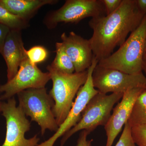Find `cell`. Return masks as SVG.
<instances>
[{"label": "cell", "mask_w": 146, "mask_h": 146, "mask_svg": "<svg viewBox=\"0 0 146 146\" xmlns=\"http://www.w3.org/2000/svg\"><path fill=\"white\" fill-rule=\"evenodd\" d=\"M144 16L138 10L136 0H122L111 14L91 18L89 25L93 33L89 40L94 57L99 61L108 57L137 28Z\"/></svg>", "instance_id": "1"}, {"label": "cell", "mask_w": 146, "mask_h": 146, "mask_svg": "<svg viewBox=\"0 0 146 146\" xmlns=\"http://www.w3.org/2000/svg\"><path fill=\"white\" fill-rule=\"evenodd\" d=\"M146 45V14L117 50L99 61L100 67L130 74L142 73Z\"/></svg>", "instance_id": "2"}, {"label": "cell", "mask_w": 146, "mask_h": 146, "mask_svg": "<svg viewBox=\"0 0 146 146\" xmlns=\"http://www.w3.org/2000/svg\"><path fill=\"white\" fill-rule=\"evenodd\" d=\"M52 81L50 95L54 101L52 111L58 127L66 119L72 107L76 95L87 78V70L72 74H65L47 67Z\"/></svg>", "instance_id": "3"}, {"label": "cell", "mask_w": 146, "mask_h": 146, "mask_svg": "<svg viewBox=\"0 0 146 146\" xmlns=\"http://www.w3.org/2000/svg\"><path fill=\"white\" fill-rule=\"evenodd\" d=\"M17 95L18 106L26 116L40 127L42 136L47 129L57 131L59 127L52 111L54 101L46 88L26 89Z\"/></svg>", "instance_id": "4"}, {"label": "cell", "mask_w": 146, "mask_h": 146, "mask_svg": "<svg viewBox=\"0 0 146 146\" xmlns=\"http://www.w3.org/2000/svg\"><path fill=\"white\" fill-rule=\"evenodd\" d=\"M123 93H112L110 95L99 92L86 105L82 113L80 121L63 136L60 146L73 134L80 130L89 133L100 125L105 126L109 120L114 106L122 98Z\"/></svg>", "instance_id": "5"}, {"label": "cell", "mask_w": 146, "mask_h": 146, "mask_svg": "<svg viewBox=\"0 0 146 146\" xmlns=\"http://www.w3.org/2000/svg\"><path fill=\"white\" fill-rule=\"evenodd\" d=\"M1 112L5 118L6 132L1 146H37L40 141L37 135L29 139L25 137L30 129L31 123L21 107L16 105L14 97L2 102Z\"/></svg>", "instance_id": "6"}, {"label": "cell", "mask_w": 146, "mask_h": 146, "mask_svg": "<svg viewBox=\"0 0 146 146\" xmlns=\"http://www.w3.org/2000/svg\"><path fill=\"white\" fill-rule=\"evenodd\" d=\"M104 5L102 0H67L60 8L50 13L45 19L49 29L60 23H76L85 18L105 16Z\"/></svg>", "instance_id": "7"}, {"label": "cell", "mask_w": 146, "mask_h": 146, "mask_svg": "<svg viewBox=\"0 0 146 146\" xmlns=\"http://www.w3.org/2000/svg\"><path fill=\"white\" fill-rule=\"evenodd\" d=\"M94 87L100 93L107 94L124 93L129 89L141 88L146 89V77L143 72L130 74L97 65L92 75Z\"/></svg>", "instance_id": "8"}, {"label": "cell", "mask_w": 146, "mask_h": 146, "mask_svg": "<svg viewBox=\"0 0 146 146\" xmlns=\"http://www.w3.org/2000/svg\"><path fill=\"white\" fill-rule=\"evenodd\" d=\"M98 62V60L94 56L92 64L87 70L88 75L86 82L79 90L72 107L64 122L51 137L37 146H53L58 138L63 136L80 121L82 113L86 105L99 92L94 87L92 78L93 72Z\"/></svg>", "instance_id": "9"}, {"label": "cell", "mask_w": 146, "mask_h": 146, "mask_svg": "<svg viewBox=\"0 0 146 146\" xmlns=\"http://www.w3.org/2000/svg\"><path fill=\"white\" fill-rule=\"evenodd\" d=\"M50 80L48 72H42L27 58L21 63L14 77L1 86V92L3 94L0 99L8 100L26 89L45 88Z\"/></svg>", "instance_id": "10"}, {"label": "cell", "mask_w": 146, "mask_h": 146, "mask_svg": "<svg viewBox=\"0 0 146 146\" xmlns=\"http://www.w3.org/2000/svg\"><path fill=\"white\" fill-rule=\"evenodd\" d=\"M145 89L133 88L124 93L121 100L113 108L112 114L104 126L107 136L106 146H112L123 126L127 122L136 100Z\"/></svg>", "instance_id": "11"}, {"label": "cell", "mask_w": 146, "mask_h": 146, "mask_svg": "<svg viewBox=\"0 0 146 146\" xmlns=\"http://www.w3.org/2000/svg\"><path fill=\"white\" fill-rule=\"evenodd\" d=\"M60 38L65 52L74 66L75 72L87 70L94 58L89 39H84L73 31L68 35L63 33Z\"/></svg>", "instance_id": "12"}, {"label": "cell", "mask_w": 146, "mask_h": 146, "mask_svg": "<svg viewBox=\"0 0 146 146\" xmlns=\"http://www.w3.org/2000/svg\"><path fill=\"white\" fill-rule=\"evenodd\" d=\"M21 31L11 30L1 54L7 66V81L14 77L21 63L27 58Z\"/></svg>", "instance_id": "13"}, {"label": "cell", "mask_w": 146, "mask_h": 146, "mask_svg": "<svg viewBox=\"0 0 146 146\" xmlns=\"http://www.w3.org/2000/svg\"><path fill=\"white\" fill-rule=\"evenodd\" d=\"M56 0H0V5L15 16L29 21L39 9L58 2Z\"/></svg>", "instance_id": "14"}, {"label": "cell", "mask_w": 146, "mask_h": 146, "mask_svg": "<svg viewBox=\"0 0 146 146\" xmlns=\"http://www.w3.org/2000/svg\"><path fill=\"white\" fill-rule=\"evenodd\" d=\"M55 47L56 55L50 66L60 72L67 74L74 73V66L65 52L62 42H56Z\"/></svg>", "instance_id": "15"}, {"label": "cell", "mask_w": 146, "mask_h": 146, "mask_svg": "<svg viewBox=\"0 0 146 146\" xmlns=\"http://www.w3.org/2000/svg\"><path fill=\"white\" fill-rule=\"evenodd\" d=\"M127 121L131 127L146 125V89L136 100Z\"/></svg>", "instance_id": "16"}, {"label": "cell", "mask_w": 146, "mask_h": 146, "mask_svg": "<svg viewBox=\"0 0 146 146\" xmlns=\"http://www.w3.org/2000/svg\"><path fill=\"white\" fill-rule=\"evenodd\" d=\"M0 23L11 30L21 31L28 26V21L15 16L0 5Z\"/></svg>", "instance_id": "17"}, {"label": "cell", "mask_w": 146, "mask_h": 146, "mask_svg": "<svg viewBox=\"0 0 146 146\" xmlns=\"http://www.w3.org/2000/svg\"><path fill=\"white\" fill-rule=\"evenodd\" d=\"M27 58L30 62L34 65L44 62L48 55V50L44 47L37 46L32 47L28 50H26Z\"/></svg>", "instance_id": "18"}, {"label": "cell", "mask_w": 146, "mask_h": 146, "mask_svg": "<svg viewBox=\"0 0 146 146\" xmlns=\"http://www.w3.org/2000/svg\"><path fill=\"white\" fill-rule=\"evenodd\" d=\"M131 134L135 143L138 146H146V125L131 127Z\"/></svg>", "instance_id": "19"}, {"label": "cell", "mask_w": 146, "mask_h": 146, "mask_svg": "<svg viewBox=\"0 0 146 146\" xmlns=\"http://www.w3.org/2000/svg\"><path fill=\"white\" fill-rule=\"evenodd\" d=\"M115 146H136L131 134V127L128 121L125 125L122 133Z\"/></svg>", "instance_id": "20"}, {"label": "cell", "mask_w": 146, "mask_h": 146, "mask_svg": "<svg viewBox=\"0 0 146 146\" xmlns=\"http://www.w3.org/2000/svg\"><path fill=\"white\" fill-rule=\"evenodd\" d=\"M105 8L106 15L114 12L121 5L122 0H102Z\"/></svg>", "instance_id": "21"}, {"label": "cell", "mask_w": 146, "mask_h": 146, "mask_svg": "<svg viewBox=\"0 0 146 146\" xmlns=\"http://www.w3.org/2000/svg\"><path fill=\"white\" fill-rule=\"evenodd\" d=\"M11 30V29L8 27L0 23V54H1L2 51L3 47L4 45L6 39Z\"/></svg>", "instance_id": "22"}, {"label": "cell", "mask_w": 146, "mask_h": 146, "mask_svg": "<svg viewBox=\"0 0 146 146\" xmlns=\"http://www.w3.org/2000/svg\"><path fill=\"white\" fill-rule=\"evenodd\" d=\"M90 133L86 130H82L76 146H91V143L93 140L87 139V136Z\"/></svg>", "instance_id": "23"}, {"label": "cell", "mask_w": 146, "mask_h": 146, "mask_svg": "<svg viewBox=\"0 0 146 146\" xmlns=\"http://www.w3.org/2000/svg\"><path fill=\"white\" fill-rule=\"evenodd\" d=\"M138 10L142 14H146V0H136Z\"/></svg>", "instance_id": "24"}, {"label": "cell", "mask_w": 146, "mask_h": 146, "mask_svg": "<svg viewBox=\"0 0 146 146\" xmlns=\"http://www.w3.org/2000/svg\"><path fill=\"white\" fill-rule=\"evenodd\" d=\"M143 71L146 77V60H144L143 65Z\"/></svg>", "instance_id": "25"}, {"label": "cell", "mask_w": 146, "mask_h": 146, "mask_svg": "<svg viewBox=\"0 0 146 146\" xmlns=\"http://www.w3.org/2000/svg\"><path fill=\"white\" fill-rule=\"evenodd\" d=\"M1 85H0V92H1ZM2 102L1 101V99H0V112H1L2 111Z\"/></svg>", "instance_id": "26"}, {"label": "cell", "mask_w": 146, "mask_h": 146, "mask_svg": "<svg viewBox=\"0 0 146 146\" xmlns=\"http://www.w3.org/2000/svg\"><path fill=\"white\" fill-rule=\"evenodd\" d=\"M146 60V52L145 53L144 56V60Z\"/></svg>", "instance_id": "27"}, {"label": "cell", "mask_w": 146, "mask_h": 146, "mask_svg": "<svg viewBox=\"0 0 146 146\" xmlns=\"http://www.w3.org/2000/svg\"><path fill=\"white\" fill-rule=\"evenodd\" d=\"M146 52V48H145V53Z\"/></svg>", "instance_id": "28"}]
</instances>
